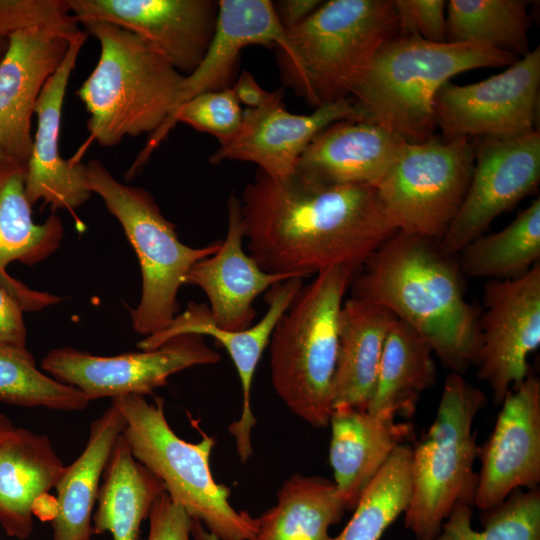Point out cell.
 Returning a JSON list of instances; mask_svg holds the SVG:
<instances>
[{"instance_id": "obj_28", "label": "cell", "mask_w": 540, "mask_h": 540, "mask_svg": "<svg viewBox=\"0 0 540 540\" xmlns=\"http://www.w3.org/2000/svg\"><path fill=\"white\" fill-rule=\"evenodd\" d=\"M126 427L121 411L111 403L91 422L85 449L65 466L56 485L57 516L52 540H91L92 511L113 446Z\"/></svg>"}, {"instance_id": "obj_16", "label": "cell", "mask_w": 540, "mask_h": 540, "mask_svg": "<svg viewBox=\"0 0 540 540\" xmlns=\"http://www.w3.org/2000/svg\"><path fill=\"white\" fill-rule=\"evenodd\" d=\"M495 427L479 446L481 470L474 505L488 510L516 489L539 488L540 381L529 373L502 402Z\"/></svg>"}, {"instance_id": "obj_12", "label": "cell", "mask_w": 540, "mask_h": 540, "mask_svg": "<svg viewBox=\"0 0 540 540\" xmlns=\"http://www.w3.org/2000/svg\"><path fill=\"white\" fill-rule=\"evenodd\" d=\"M219 361L220 354L205 343L203 336L184 334L152 350L116 356L56 348L42 359L41 367L54 379L79 389L91 401L122 395L145 396L166 385L177 372Z\"/></svg>"}, {"instance_id": "obj_17", "label": "cell", "mask_w": 540, "mask_h": 540, "mask_svg": "<svg viewBox=\"0 0 540 540\" xmlns=\"http://www.w3.org/2000/svg\"><path fill=\"white\" fill-rule=\"evenodd\" d=\"M79 31L31 28L7 38L0 59V147L8 159L27 163L37 100Z\"/></svg>"}, {"instance_id": "obj_35", "label": "cell", "mask_w": 540, "mask_h": 540, "mask_svg": "<svg viewBox=\"0 0 540 540\" xmlns=\"http://www.w3.org/2000/svg\"><path fill=\"white\" fill-rule=\"evenodd\" d=\"M482 531L471 525L472 509L458 503L437 540H540V488L516 489L500 504L481 511Z\"/></svg>"}, {"instance_id": "obj_38", "label": "cell", "mask_w": 540, "mask_h": 540, "mask_svg": "<svg viewBox=\"0 0 540 540\" xmlns=\"http://www.w3.org/2000/svg\"><path fill=\"white\" fill-rule=\"evenodd\" d=\"M446 5L444 0H395L399 35H413L434 43L447 42Z\"/></svg>"}, {"instance_id": "obj_9", "label": "cell", "mask_w": 540, "mask_h": 540, "mask_svg": "<svg viewBox=\"0 0 540 540\" xmlns=\"http://www.w3.org/2000/svg\"><path fill=\"white\" fill-rule=\"evenodd\" d=\"M86 178L90 191L121 224L139 260L142 291L130 310L132 327L145 337L158 333L178 314L177 294L190 268L216 253L220 242L199 248L182 243L147 190L118 181L96 159L86 164Z\"/></svg>"}, {"instance_id": "obj_45", "label": "cell", "mask_w": 540, "mask_h": 540, "mask_svg": "<svg viewBox=\"0 0 540 540\" xmlns=\"http://www.w3.org/2000/svg\"><path fill=\"white\" fill-rule=\"evenodd\" d=\"M192 536L196 540H219L216 536L208 532L200 523L194 522Z\"/></svg>"}, {"instance_id": "obj_42", "label": "cell", "mask_w": 540, "mask_h": 540, "mask_svg": "<svg viewBox=\"0 0 540 540\" xmlns=\"http://www.w3.org/2000/svg\"><path fill=\"white\" fill-rule=\"evenodd\" d=\"M239 104L254 109L265 104L272 92L264 90L249 71H242L237 81L231 86Z\"/></svg>"}, {"instance_id": "obj_33", "label": "cell", "mask_w": 540, "mask_h": 540, "mask_svg": "<svg viewBox=\"0 0 540 540\" xmlns=\"http://www.w3.org/2000/svg\"><path fill=\"white\" fill-rule=\"evenodd\" d=\"M460 253V268L470 277L511 279L528 272L540 258V198L505 228L477 237Z\"/></svg>"}, {"instance_id": "obj_32", "label": "cell", "mask_w": 540, "mask_h": 540, "mask_svg": "<svg viewBox=\"0 0 540 540\" xmlns=\"http://www.w3.org/2000/svg\"><path fill=\"white\" fill-rule=\"evenodd\" d=\"M527 0H450L447 42L467 43L523 57L530 52Z\"/></svg>"}, {"instance_id": "obj_11", "label": "cell", "mask_w": 540, "mask_h": 540, "mask_svg": "<svg viewBox=\"0 0 540 540\" xmlns=\"http://www.w3.org/2000/svg\"><path fill=\"white\" fill-rule=\"evenodd\" d=\"M540 47L483 81L446 82L435 101L436 125L446 140L511 139L535 131L539 107Z\"/></svg>"}, {"instance_id": "obj_46", "label": "cell", "mask_w": 540, "mask_h": 540, "mask_svg": "<svg viewBox=\"0 0 540 540\" xmlns=\"http://www.w3.org/2000/svg\"><path fill=\"white\" fill-rule=\"evenodd\" d=\"M8 39L0 37V59L3 56L6 47H7Z\"/></svg>"}, {"instance_id": "obj_34", "label": "cell", "mask_w": 540, "mask_h": 540, "mask_svg": "<svg viewBox=\"0 0 540 540\" xmlns=\"http://www.w3.org/2000/svg\"><path fill=\"white\" fill-rule=\"evenodd\" d=\"M412 494V447L399 445L373 478L344 529L330 540H379L408 508Z\"/></svg>"}, {"instance_id": "obj_39", "label": "cell", "mask_w": 540, "mask_h": 540, "mask_svg": "<svg viewBox=\"0 0 540 540\" xmlns=\"http://www.w3.org/2000/svg\"><path fill=\"white\" fill-rule=\"evenodd\" d=\"M147 540H190L194 521L188 513L164 492L149 514Z\"/></svg>"}, {"instance_id": "obj_30", "label": "cell", "mask_w": 540, "mask_h": 540, "mask_svg": "<svg viewBox=\"0 0 540 540\" xmlns=\"http://www.w3.org/2000/svg\"><path fill=\"white\" fill-rule=\"evenodd\" d=\"M433 353L432 346L421 334L396 318L385 339L367 411L411 417L423 391L435 382Z\"/></svg>"}, {"instance_id": "obj_24", "label": "cell", "mask_w": 540, "mask_h": 540, "mask_svg": "<svg viewBox=\"0 0 540 540\" xmlns=\"http://www.w3.org/2000/svg\"><path fill=\"white\" fill-rule=\"evenodd\" d=\"M285 41L286 31L277 18L273 1L219 0L211 43L197 68L184 77L165 122L193 97L231 87L244 48L251 45L282 48Z\"/></svg>"}, {"instance_id": "obj_29", "label": "cell", "mask_w": 540, "mask_h": 540, "mask_svg": "<svg viewBox=\"0 0 540 540\" xmlns=\"http://www.w3.org/2000/svg\"><path fill=\"white\" fill-rule=\"evenodd\" d=\"M92 516V535L138 540L141 524L165 492L163 483L133 456L123 435L110 453Z\"/></svg>"}, {"instance_id": "obj_25", "label": "cell", "mask_w": 540, "mask_h": 540, "mask_svg": "<svg viewBox=\"0 0 540 540\" xmlns=\"http://www.w3.org/2000/svg\"><path fill=\"white\" fill-rule=\"evenodd\" d=\"M395 418L353 407L333 409L329 461L346 510H354L392 452L412 436V425Z\"/></svg>"}, {"instance_id": "obj_8", "label": "cell", "mask_w": 540, "mask_h": 540, "mask_svg": "<svg viewBox=\"0 0 540 540\" xmlns=\"http://www.w3.org/2000/svg\"><path fill=\"white\" fill-rule=\"evenodd\" d=\"M486 397L462 374L450 372L435 419L412 447V494L405 527L416 540H437L458 503L474 505L478 457L472 426Z\"/></svg>"}, {"instance_id": "obj_37", "label": "cell", "mask_w": 540, "mask_h": 540, "mask_svg": "<svg viewBox=\"0 0 540 540\" xmlns=\"http://www.w3.org/2000/svg\"><path fill=\"white\" fill-rule=\"evenodd\" d=\"M31 28L78 30L67 0H0V37Z\"/></svg>"}, {"instance_id": "obj_43", "label": "cell", "mask_w": 540, "mask_h": 540, "mask_svg": "<svg viewBox=\"0 0 540 540\" xmlns=\"http://www.w3.org/2000/svg\"><path fill=\"white\" fill-rule=\"evenodd\" d=\"M33 515L41 520L52 521L58 513V504L56 497L53 498L48 493L40 496L33 506Z\"/></svg>"}, {"instance_id": "obj_23", "label": "cell", "mask_w": 540, "mask_h": 540, "mask_svg": "<svg viewBox=\"0 0 540 540\" xmlns=\"http://www.w3.org/2000/svg\"><path fill=\"white\" fill-rule=\"evenodd\" d=\"M405 142L378 124L337 121L312 139L295 172L327 185L376 187Z\"/></svg>"}, {"instance_id": "obj_3", "label": "cell", "mask_w": 540, "mask_h": 540, "mask_svg": "<svg viewBox=\"0 0 540 540\" xmlns=\"http://www.w3.org/2000/svg\"><path fill=\"white\" fill-rule=\"evenodd\" d=\"M518 59L483 46L398 35L380 47L349 100L356 121L378 124L406 142H423L434 136V101L446 82L461 72L509 67Z\"/></svg>"}, {"instance_id": "obj_1", "label": "cell", "mask_w": 540, "mask_h": 540, "mask_svg": "<svg viewBox=\"0 0 540 540\" xmlns=\"http://www.w3.org/2000/svg\"><path fill=\"white\" fill-rule=\"evenodd\" d=\"M239 200L249 255L272 274L304 278L334 266L357 272L397 232L371 186L258 170Z\"/></svg>"}, {"instance_id": "obj_47", "label": "cell", "mask_w": 540, "mask_h": 540, "mask_svg": "<svg viewBox=\"0 0 540 540\" xmlns=\"http://www.w3.org/2000/svg\"><path fill=\"white\" fill-rule=\"evenodd\" d=\"M8 158L4 154L2 148L0 147V165H2Z\"/></svg>"}, {"instance_id": "obj_36", "label": "cell", "mask_w": 540, "mask_h": 540, "mask_svg": "<svg viewBox=\"0 0 540 540\" xmlns=\"http://www.w3.org/2000/svg\"><path fill=\"white\" fill-rule=\"evenodd\" d=\"M0 401L60 411L85 409L90 400L76 387L41 372L26 348L0 345Z\"/></svg>"}, {"instance_id": "obj_31", "label": "cell", "mask_w": 540, "mask_h": 540, "mask_svg": "<svg viewBox=\"0 0 540 540\" xmlns=\"http://www.w3.org/2000/svg\"><path fill=\"white\" fill-rule=\"evenodd\" d=\"M345 511L333 481L297 473L284 481L276 503L257 517L250 540H330V527Z\"/></svg>"}, {"instance_id": "obj_5", "label": "cell", "mask_w": 540, "mask_h": 540, "mask_svg": "<svg viewBox=\"0 0 540 540\" xmlns=\"http://www.w3.org/2000/svg\"><path fill=\"white\" fill-rule=\"evenodd\" d=\"M100 44L96 66L76 91L89 119L88 142L118 145L153 134L171 114L184 75L131 32L90 20L81 23Z\"/></svg>"}, {"instance_id": "obj_40", "label": "cell", "mask_w": 540, "mask_h": 540, "mask_svg": "<svg viewBox=\"0 0 540 540\" xmlns=\"http://www.w3.org/2000/svg\"><path fill=\"white\" fill-rule=\"evenodd\" d=\"M20 303L0 286V345L26 348V328Z\"/></svg>"}, {"instance_id": "obj_27", "label": "cell", "mask_w": 540, "mask_h": 540, "mask_svg": "<svg viewBox=\"0 0 540 540\" xmlns=\"http://www.w3.org/2000/svg\"><path fill=\"white\" fill-rule=\"evenodd\" d=\"M64 467L46 435L15 428L0 443V526L8 536L31 535L33 506L55 487Z\"/></svg>"}, {"instance_id": "obj_20", "label": "cell", "mask_w": 540, "mask_h": 540, "mask_svg": "<svg viewBox=\"0 0 540 540\" xmlns=\"http://www.w3.org/2000/svg\"><path fill=\"white\" fill-rule=\"evenodd\" d=\"M87 36L82 30L74 36L62 63L45 83L35 106L37 127L25 175V192L32 207L42 201L53 210L72 211L92 195L87 185L86 164L74 158L66 160L60 153L64 98Z\"/></svg>"}, {"instance_id": "obj_15", "label": "cell", "mask_w": 540, "mask_h": 540, "mask_svg": "<svg viewBox=\"0 0 540 540\" xmlns=\"http://www.w3.org/2000/svg\"><path fill=\"white\" fill-rule=\"evenodd\" d=\"M76 21H104L142 39L184 76L204 58L213 38L218 1L67 0Z\"/></svg>"}, {"instance_id": "obj_6", "label": "cell", "mask_w": 540, "mask_h": 540, "mask_svg": "<svg viewBox=\"0 0 540 540\" xmlns=\"http://www.w3.org/2000/svg\"><path fill=\"white\" fill-rule=\"evenodd\" d=\"M356 271L334 266L300 289L269 341L271 382L286 407L316 428L329 424L338 319Z\"/></svg>"}, {"instance_id": "obj_26", "label": "cell", "mask_w": 540, "mask_h": 540, "mask_svg": "<svg viewBox=\"0 0 540 540\" xmlns=\"http://www.w3.org/2000/svg\"><path fill=\"white\" fill-rule=\"evenodd\" d=\"M396 317L386 308L352 297L338 319L332 408L367 410L372 399L388 330Z\"/></svg>"}, {"instance_id": "obj_18", "label": "cell", "mask_w": 540, "mask_h": 540, "mask_svg": "<svg viewBox=\"0 0 540 540\" xmlns=\"http://www.w3.org/2000/svg\"><path fill=\"white\" fill-rule=\"evenodd\" d=\"M302 287L303 278L300 277L289 278L271 286L265 296L267 311L257 323L241 331L218 327L208 305L191 301L164 330L146 336L137 343L140 350H152L176 336L197 334L213 337L224 347L235 365L242 387L240 418L228 428L235 439L237 453L242 463L247 462L253 454L251 432L256 425V418L251 409L250 399L256 368L269 344L277 321Z\"/></svg>"}, {"instance_id": "obj_44", "label": "cell", "mask_w": 540, "mask_h": 540, "mask_svg": "<svg viewBox=\"0 0 540 540\" xmlns=\"http://www.w3.org/2000/svg\"><path fill=\"white\" fill-rule=\"evenodd\" d=\"M15 429L11 420L3 413H0V443L9 436Z\"/></svg>"}, {"instance_id": "obj_14", "label": "cell", "mask_w": 540, "mask_h": 540, "mask_svg": "<svg viewBox=\"0 0 540 540\" xmlns=\"http://www.w3.org/2000/svg\"><path fill=\"white\" fill-rule=\"evenodd\" d=\"M474 167L463 202L440 240L452 256L483 235L492 221L534 191L540 180L538 130L511 139H476Z\"/></svg>"}, {"instance_id": "obj_7", "label": "cell", "mask_w": 540, "mask_h": 540, "mask_svg": "<svg viewBox=\"0 0 540 540\" xmlns=\"http://www.w3.org/2000/svg\"><path fill=\"white\" fill-rule=\"evenodd\" d=\"M123 414L122 435L142 465L162 483L169 497L219 540H250L258 519L237 511L230 503L231 490L215 481L210 455L215 439L203 434L196 443L180 438L170 427L162 398L150 403L142 395L112 398Z\"/></svg>"}, {"instance_id": "obj_19", "label": "cell", "mask_w": 540, "mask_h": 540, "mask_svg": "<svg viewBox=\"0 0 540 540\" xmlns=\"http://www.w3.org/2000/svg\"><path fill=\"white\" fill-rule=\"evenodd\" d=\"M283 95L277 89L262 106L246 108L237 134L219 145L210 163L251 162L272 178H286L295 173L302 153L322 129L337 121H356L349 99L323 105L310 114H293L285 109Z\"/></svg>"}, {"instance_id": "obj_2", "label": "cell", "mask_w": 540, "mask_h": 540, "mask_svg": "<svg viewBox=\"0 0 540 540\" xmlns=\"http://www.w3.org/2000/svg\"><path fill=\"white\" fill-rule=\"evenodd\" d=\"M450 257L434 240L397 231L354 274L352 297L388 309L421 334L451 372L462 374L476 360L479 316Z\"/></svg>"}, {"instance_id": "obj_22", "label": "cell", "mask_w": 540, "mask_h": 540, "mask_svg": "<svg viewBox=\"0 0 540 540\" xmlns=\"http://www.w3.org/2000/svg\"><path fill=\"white\" fill-rule=\"evenodd\" d=\"M25 175L26 164L7 159L0 165V286L24 311H38L61 298L30 289L11 277L6 268L13 262L34 265L44 261L59 248L64 226L56 214L40 224L34 221Z\"/></svg>"}, {"instance_id": "obj_41", "label": "cell", "mask_w": 540, "mask_h": 540, "mask_svg": "<svg viewBox=\"0 0 540 540\" xmlns=\"http://www.w3.org/2000/svg\"><path fill=\"white\" fill-rule=\"evenodd\" d=\"M322 2L320 0H280L273 2V5L281 26L288 31L304 22Z\"/></svg>"}, {"instance_id": "obj_21", "label": "cell", "mask_w": 540, "mask_h": 540, "mask_svg": "<svg viewBox=\"0 0 540 540\" xmlns=\"http://www.w3.org/2000/svg\"><path fill=\"white\" fill-rule=\"evenodd\" d=\"M240 200L231 194L227 201V232L219 250L196 262L184 284L199 287L207 296L215 324L225 330L241 331L253 325L255 299L286 275L261 269L243 249Z\"/></svg>"}, {"instance_id": "obj_10", "label": "cell", "mask_w": 540, "mask_h": 540, "mask_svg": "<svg viewBox=\"0 0 540 540\" xmlns=\"http://www.w3.org/2000/svg\"><path fill=\"white\" fill-rule=\"evenodd\" d=\"M474 159L469 138L405 142L375 187L394 228L439 243L463 202Z\"/></svg>"}, {"instance_id": "obj_4", "label": "cell", "mask_w": 540, "mask_h": 540, "mask_svg": "<svg viewBox=\"0 0 540 540\" xmlns=\"http://www.w3.org/2000/svg\"><path fill=\"white\" fill-rule=\"evenodd\" d=\"M399 35L393 0H329L276 48L283 83L315 109L349 99L375 54Z\"/></svg>"}, {"instance_id": "obj_13", "label": "cell", "mask_w": 540, "mask_h": 540, "mask_svg": "<svg viewBox=\"0 0 540 540\" xmlns=\"http://www.w3.org/2000/svg\"><path fill=\"white\" fill-rule=\"evenodd\" d=\"M479 317L477 376L486 381L495 405L529 375V355L540 345V265L511 279H493L484 289Z\"/></svg>"}]
</instances>
